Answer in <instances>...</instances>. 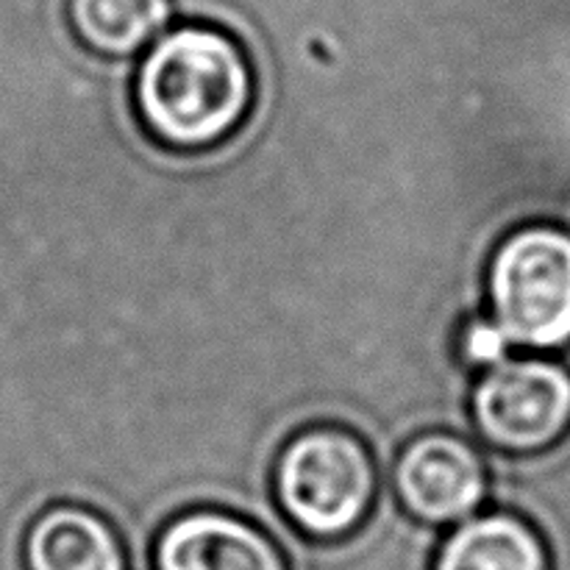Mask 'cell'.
<instances>
[{"mask_svg":"<svg viewBox=\"0 0 570 570\" xmlns=\"http://www.w3.org/2000/svg\"><path fill=\"white\" fill-rule=\"evenodd\" d=\"M434 570H551L543 534L515 512L465 521L440 546Z\"/></svg>","mask_w":570,"mask_h":570,"instance_id":"obj_8","label":"cell"},{"mask_svg":"<svg viewBox=\"0 0 570 570\" xmlns=\"http://www.w3.org/2000/svg\"><path fill=\"white\" fill-rule=\"evenodd\" d=\"M510 340L504 337L493 317H473L460 332V356L471 367H490L507 360Z\"/></svg>","mask_w":570,"mask_h":570,"instance_id":"obj_10","label":"cell"},{"mask_svg":"<svg viewBox=\"0 0 570 570\" xmlns=\"http://www.w3.org/2000/svg\"><path fill=\"white\" fill-rule=\"evenodd\" d=\"M495 326L510 343L534 351L570 345V232L560 226L507 234L488 267Z\"/></svg>","mask_w":570,"mask_h":570,"instance_id":"obj_3","label":"cell"},{"mask_svg":"<svg viewBox=\"0 0 570 570\" xmlns=\"http://www.w3.org/2000/svg\"><path fill=\"white\" fill-rule=\"evenodd\" d=\"M145 128L178 150L226 139L254 104V72L228 33L184 26L165 33L139 65L134 83Z\"/></svg>","mask_w":570,"mask_h":570,"instance_id":"obj_1","label":"cell"},{"mask_svg":"<svg viewBox=\"0 0 570 570\" xmlns=\"http://www.w3.org/2000/svg\"><path fill=\"white\" fill-rule=\"evenodd\" d=\"M26 570H128L115 529L78 504H56L28 527Z\"/></svg>","mask_w":570,"mask_h":570,"instance_id":"obj_7","label":"cell"},{"mask_svg":"<svg viewBox=\"0 0 570 570\" xmlns=\"http://www.w3.org/2000/svg\"><path fill=\"white\" fill-rule=\"evenodd\" d=\"M156 570H287L278 546L245 518L195 510L176 518L154 546Z\"/></svg>","mask_w":570,"mask_h":570,"instance_id":"obj_6","label":"cell"},{"mask_svg":"<svg viewBox=\"0 0 570 570\" xmlns=\"http://www.w3.org/2000/svg\"><path fill=\"white\" fill-rule=\"evenodd\" d=\"M393 488L412 518L456 523L479 510L488 495L484 460L465 438L451 432L421 434L395 460Z\"/></svg>","mask_w":570,"mask_h":570,"instance_id":"obj_5","label":"cell"},{"mask_svg":"<svg viewBox=\"0 0 570 570\" xmlns=\"http://www.w3.org/2000/svg\"><path fill=\"white\" fill-rule=\"evenodd\" d=\"M471 406L479 434L499 451H546L570 432V367L543 356H507L484 367Z\"/></svg>","mask_w":570,"mask_h":570,"instance_id":"obj_4","label":"cell"},{"mask_svg":"<svg viewBox=\"0 0 570 570\" xmlns=\"http://www.w3.org/2000/svg\"><path fill=\"white\" fill-rule=\"evenodd\" d=\"M170 20V0H70L81 42L104 56H131Z\"/></svg>","mask_w":570,"mask_h":570,"instance_id":"obj_9","label":"cell"},{"mask_svg":"<svg viewBox=\"0 0 570 570\" xmlns=\"http://www.w3.org/2000/svg\"><path fill=\"white\" fill-rule=\"evenodd\" d=\"M273 490L287 521L301 532L340 540L367 518L376 468L356 434L334 426L306 429L278 454Z\"/></svg>","mask_w":570,"mask_h":570,"instance_id":"obj_2","label":"cell"}]
</instances>
